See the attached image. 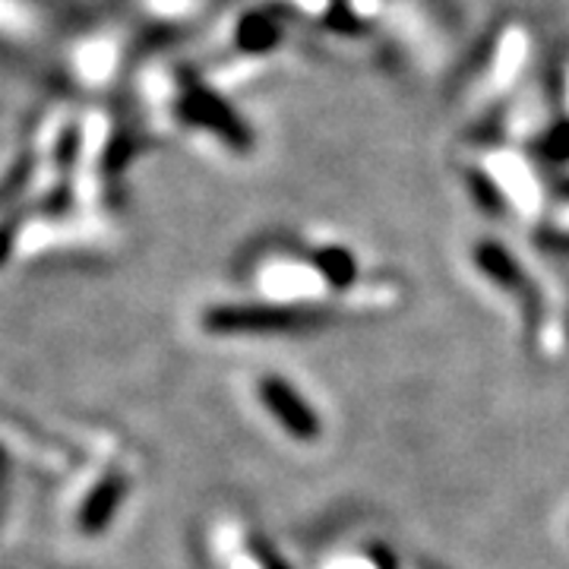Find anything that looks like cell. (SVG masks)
I'll list each match as a JSON object with an SVG mask.
<instances>
[{"label": "cell", "instance_id": "6da1fadb", "mask_svg": "<svg viewBox=\"0 0 569 569\" xmlns=\"http://www.w3.org/2000/svg\"><path fill=\"white\" fill-rule=\"evenodd\" d=\"M317 317L310 310H298V307L241 305L206 310L203 326L209 332H284V329H301Z\"/></svg>", "mask_w": 569, "mask_h": 569}, {"label": "cell", "instance_id": "7a4b0ae2", "mask_svg": "<svg viewBox=\"0 0 569 569\" xmlns=\"http://www.w3.org/2000/svg\"><path fill=\"white\" fill-rule=\"evenodd\" d=\"M260 399H263V406L276 415V421H279L291 437H298V440H313V437H320V418L310 411V406H307L305 399L288 387L284 380H279V377H266L263 383H260Z\"/></svg>", "mask_w": 569, "mask_h": 569}, {"label": "cell", "instance_id": "5b68a950", "mask_svg": "<svg viewBox=\"0 0 569 569\" xmlns=\"http://www.w3.org/2000/svg\"><path fill=\"white\" fill-rule=\"evenodd\" d=\"M32 171H36V159L32 156H20L17 162L7 168V174L0 178V206L13 203L20 197L29 178H32Z\"/></svg>", "mask_w": 569, "mask_h": 569}, {"label": "cell", "instance_id": "9c48e42d", "mask_svg": "<svg viewBox=\"0 0 569 569\" xmlns=\"http://www.w3.org/2000/svg\"><path fill=\"white\" fill-rule=\"evenodd\" d=\"M3 466H7V459H3V452H0V471H3Z\"/></svg>", "mask_w": 569, "mask_h": 569}, {"label": "cell", "instance_id": "277c9868", "mask_svg": "<svg viewBox=\"0 0 569 569\" xmlns=\"http://www.w3.org/2000/svg\"><path fill=\"white\" fill-rule=\"evenodd\" d=\"M123 493H127V478L123 475H108L102 478L92 493L86 497V503L80 509V531L82 535H99L111 526V519H114V512L121 507Z\"/></svg>", "mask_w": 569, "mask_h": 569}, {"label": "cell", "instance_id": "52a82bcc", "mask_svg": "<svg viewBox=\"0 0 569 569\" xmlns=\"http://www.w3.org/2000/svg\"><path fill=\"white\" fill-rule=\"evenodd\" d=\"M478 257H481V266L488 269L490 276H497V279H503V282H516V269H512V263H509L497 247H485Z\"/></svg>", "mask_w": 569, "mask_h": 569}, {"label": "cell", "instance_id": "3957f363", "mask_svg": "<svg viewBox=\"0 0 569 569\" xmlns=\"http://www.w3.org/2000/svg\"><path fill=\"white\" fill-rule=\"evenodd\" d=\"M51 10L41 0H0V41L32 44L48 29Z\"/></svg>", "mask_w": 569, "mask_h": 569}, {"label": "cell", "instance_id": "8992f818", "mask_svg": "<svg viewBox=\"0 0 569 569\" xmlns=\"http://www.w3.org/2000/svg\"><path fill=\"white\" fill-rule=\"evenodd\" d=\"M317 266H320V272H323L332 284H348L351 282V276H355L351 257L342 253V250H323V253L317 257Z\"/></svg>", "mask_w": 569, "mask_h": 569}, {"label": "cell", "instance_id": "ba28073f", "mask_svg": "<svg viewBox=\"0 0 569 569\" xmlns=\"http://www.w3.org/2000/svg\"><path fill=\"white\" fill-rule=\"evenodd\" d=\"M263 567H266V563H263ZM266 569H284V567H279L276 560H269V567H266Z\"/></svg>", "mask_w": 569, "mask_h": 569}]
</instances>
